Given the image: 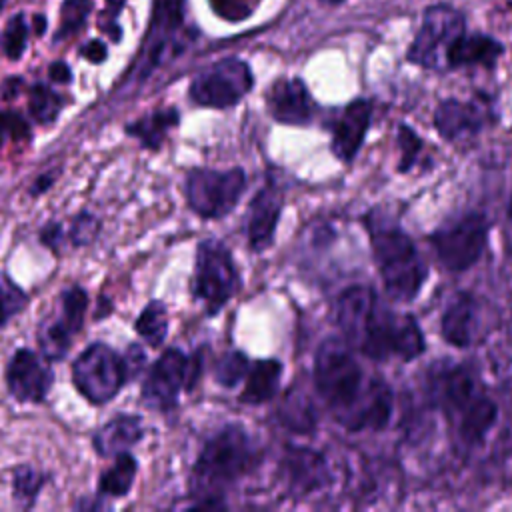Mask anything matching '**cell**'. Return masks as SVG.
Here are the masks:
<instances>
[{
	"label": "cell",
	"mask_w": 512,
	"mask_h": 512,
	"mask_svg": "<svg viewBox=\"0 0 512 512\" xmlns=\"http://www.w3.org/2000/svg\"><path fill=\"white\" fill-rule=\"evenodd\" d=\"M58 110H60L58 96L50 88L34 86L30 90V114L34 116V120H38L40 124H50L56 120Z\"/></svg>",
	"instance_id": "29"
},
{
	"label": "cell",
	"mask_w": 512,
	"mask_h": 512,
	"mask_svg": "<svg viewBox=\"0 0 512 512\" xmlns=\"http://www.w3.org/2000/svg\"><path fill=\"white\" fill-rule=\"evenodd\" d=\"M488 222L484 214L470 212L456 220L452 226H444L430 236V244L436 250L440 264L450 272H464L472 268L486 246Z\"/></svg>",
	"instance_id": "7"
},
{
	"label": "cell",
	"mask_w": 512,
	"mask_h": 512,
	"mask_svg": "<svg viewBox=\"0 0 512 512\" xmlns=\"http://www.w3.org/2000/svg\"><path fill=\"white\" fill-rule=\"evenodd\" d=\"M474 398V380L464 366H454L440 376V400L448 410L462 412Z\"/></svg>",
	"instance_id": "24"
},
{
	"label": "cell",
	"mask_w": 512,
	"mask_h": 512,
	"mask_svg": "<svg viewBox=\"0 0 512 512\" xmlns=\"http://www.w3.org/2000/svg\"><path fill=\"white\" fill-rule=\"evenodd\" d=\"M324 2H330V4H336V2H342V0H324Z\"/></svg>",
	"instance_id": "46"
},
{
	"label": "cell",
	"mask_w": 512,
	"mask_h": 512,
	"mask_svg": "<svg viewBox=\"0 0 512 512\" xmlns=\"http://www.w3.org/2000/svg\"><path fill=\"white\" fill-rule=\"evenodd\" d=\"M26 300V294L6 274H0V326L18 314Z\"/></svg>",
	"instance_id": "31"
},
{
	"label": "cell",
	"mask_w": 512,
	"mask_h": 512,
	"mask_svg": "<svg viewBox=\"0 0 512 512\" xmlns=\"http://www.w3.org/2000/svg\"><path fill=\"white\" fill-rule=\"evenodd\" d=\"M476 300L468 292H458L446 306L440 322L442 338L456 348H466L472 340Z\"/></svg>",
	"instance_id": "18"
},
{
	"label": "cell",
	"mask_w": 512,
	"mask_h": 512,
	"mask_svg": "<svg viewBox=\"0 0 512 512\" xmlns=\"http://www.w3.org/2000/svg\"><path fill=\"white\" fill-rule=\"evenodd\" d=\"M78 392L94 404L108 402L128 380L126 362L104 344L88 346L72 366Z\"/></svg>",
	"instance_id": "5"
},
{
	"label": "cell",
	"mask_w": 512,
	"mask_h": 512,
	"mask_svg": "<svg viewBox=\"0 0 512 512\" xmlns=\"http://www.w3.org/2000/svg\"><path fill=\"white\" fill-rule=\"evenodd\" d=\"M502 44L484 34H462L448 52V68L460 66H494L502 54Z\"/></svg>",
	"instance_id": "20"
},
{
	"label": "cell",
	"mask_w": 512,
	"mask_h": 512,
	"mask_svg": "<svg viewBox=\"0 0 512 512\" xmlns=\"http://www.w3.org/2000/svg\"><path fill=\"white\" fill-rule=\"evenodd\" d=\"M138 334L152 346L162 344L168 332V314L160 302H150L136 320Z\"/></svg>",
	"instance_id": "28"
},
{
	"label": "cell",
	"mask_w": 512,
	"mask_h": 512,
	"mask_svg": "<svg viewBox=\"0 0 512 512\" xmlns=\"http://www.w3.org/2000/svg\"><path fill=\"white\" fill-rule=\"evenodd\" d=\"M186 376L188 358L176 348L164 352L150 368V374L142 386L144 402L156 410L172 408L180 390L186 386Z\"/></svg>",
	"instance_id": "11"
},
{
	"label": "cell",
	"mask_w": 512,
	"mask_h": 512,
	"mask_svg": "<svg viewBox=\"0 0 512 512\" xmlns=\"http://www.w3.org/2000/svg\"><path fill=\"white\" fill-rule=\"evenodd\" d=\"M398 146H400V162H398V170L400 172H408L412 168V164L416 162L418 152L422 150V140L420 136L410 130L406 124L398 126Z\"/></svg>",
	"instance_id": "33"
},
{
	"label": "cell",
	"mask_w": 512,
	"mask_h": 512,
	"mask_svg": "<svg viewBox=\"0 0 512 512\" xmlns=\"http://www.w3.org/2000/svg\"><path fill=\"white\" fill-rule=\"evenodd\" d=\"M508 218L512 220V194H510V202H508Z\"/></svg>",
	"instance_id": "45"
},
{
	"label": "cell",
	"mask_w": 512,
	"mask_h": 512,
	"mask_svg": "<svg viewBox=\"0 0 512 512\" xmlns=\"http://www.w3.org/2000/svg\"><path fill=\"white\" fill-rule=\"evenodd\" d=\"M24 136H28V126L18 114H12V112L0 114V146L4 144L6 138L20 140Z\"/></svg>",
	"instance_id": "39"
},
{
	"label": "cell",
	"mask_w": 512,
	"mask_h": 512,
	"mask_svg": "<svg viewBox=\"0 0 512 512\" xmlns=\"http://www.w3.org/2000/svg\"><path fill=\"white\" fill-rule=\"evenodd\" d=\"M258 4V0H212L214 10L228 20H242L246 18L254 6Z\"/></svg>",
	"instance_id": "36"
},
{
	"label": "cell",
	"mask_w": 512,
	"mask_h": 512,
	"mask_svg": "<svg viewBox=\"0 0 512 512\" xmlns=\"http://www.w3.org/2000/svg\"><path fill=\"white\" fill-rule=\"evenodd\" d=\"M238 288V272L232 256L216 240H206L198 246L196 274H194V296L200 298L208 312H218Z\"/></svg>",
	"instance_id": "9"
},
{
	"label": "cell",
	"mask_w": 512,
	"mask_h": 512,
	"mask_svg": "<svg viewBox=\"0 0 512 512\" xmlns=\"http://www.w3.org/2000/svg\"><path fill=\"white\" fill-rule=\"evenodd\" d=\"M244 172L232 170H194L186 180V198L190 208L204 218L228 214L244 192Z\"/></svg>",
	"instance_id": "8"
},
{
	"label": "cell",
	"mask_w": 512,
	"mask_h": 512,
	"mask_svg": "<svg viewBox=\"0 0 512 512\" xmlns=\"http://www.w3.org/2000/svg\"><path fill=\"white\" fill-rule=\"evenodd\" d=\"M378 304V296L370 286H348L336 304V322L340 332L344 334L348 346L352 348L360 338L364 324L372 310Z\"/></svg>",
	"instance_id": "15"
},
{
	"label": "cell",
	"mask_w": 512,
	"mask_h": 512,
	"mask_svg": "<svg viewBox=\"0 0 512 512\" xmlns=\"http://www.w3.org/2000/svg\"><path fill=\"white\" fill-rule=\"evenodd\" d=\"M366 228L370 232L372 254L388 296L398 302L414 300L428 274L414 242L402 228L376 224L372 218Z\"/></svg>",
	"instance_id": "3"
},
{
	"label": "cell",
	"mask_w": 512,
	"mask_h": 512,
	"mask_svg": "<svg viewBox=\"0 0 512 512\" xmlns=\"http://www.w3.org/2000/svg\"><path fill=\"white\" fill-rule=\"evenodd\" d=\"M124 362H126L128 378H132L134 374H138V370H140V366H142V362H144V354H142L140 346H132L130 352H128V356L124 358Z\"/></svg>",
	"instance_id": "40"
},
{
	"label": "cell",
	"mask_w": 512,
	"mask_h": 512,
	"mask_svg": "<svg viewBox=\"0 0 512 512\" xmlns=\"http://www.w3.org/2000/svg\"><path fill=\"white\" fill-rule=\"evenodd\" d=\"M42 486V476L30 468H20L18 474H16V480H14V494L16 498L20 500H26V502H32L36 492L40 490Z\"/></svg>",
	"instance_id": "34"
},
{
	"label": "cell",
	"mask_w": 512,
	"mask_h": 512,
	"mask_svg": "<svg viewBox=\"0 0 512 512\" xmlns=\"http://www.w3.org/2000/svg\"><path fill=\"white\" fill-rule=\"evenodd\" d=\"M86 304H88V296H86L84 290H80V288H70L68 292H64L60 318L64 320V324H66L72 332H76V330L82 326L84 312H86Z\"/></svg>",
	"instance_id": "32"
},
{
	"label": "cell",
	"mask_w": 512,
	"mask_h": 512,
	"mask_svg": "<svg viewBox=\"0 0 512 512\" xmlns=\"http://www.w3.org/2000/svg\"><path fill=\"white\" fill-rule=\"evenodd\" d=\"M142 438V424L136 416H116L108 424H104L96 436L94 446L100 456H114L120 450L136 444Z\"/></svg>",
	"instance_id": "21"
},
{
	"label": "cell",
	"mask_w": 512,
	"mask_h": 512,
	"mask_svg": "<svg viewBox=\"0 0 512 512\" xmlns=\"http://www.w3.org/2000/svg\"><path fill=\"white\" fill-rule=\"evenodd\" d=\"M24 44H26V24L20 16H16V18H12V22L6 28L4 50L10 58H18L24 50Z\"/></svg>",
	"instance_id": "35"
},
{
	"label": "cell",
	"mask_w": 512,
	"mask_h": 512,
	"mask_svg": "<svg viewBox=\"0 0 512 512\" xmlns=\"http://www.w3.org/2000/svg\"><path fill=\"white\" fill-rule=\"evenodd\" d=\"M178 6H180V0H158V12H164L168 20H170L172 16L176 18Z\"/></svg>",
	"instance_id": "43"
},
{
	"label": "cell",
	"mask_w": 512,
	"mask_h": 512,
	"mask_svg": "<svg viewBox=\"0 0 512 512\" xmlns=\"http://www.w3.org/2000/svg\"><path fill=\"white\" fill-rule=\"evenodd\" d=\"M88 12L86 0H68L62 10V32H74Z\"/></svg>",
	"instance_id": "38"
},
{
	"label": "cell",
	"mask_w": 512,
	"mask_h": 512,
	"mask_svg": "<svg viewBox=\"0 0 512 512\" xmlns=\"http://www.w3.org/2000/svg\"><path fill=\"white\" fill-rule=\"evenodd\" d=\"M84 56L90 60V62H102L106 58V48L102 42L98 40H92L86 50H84Z\"/></svg>",
	"instance_id": "41"
},
{
	"label": "cell",
	"mask_w": 512,
	"mask_h": 512,
	"mask_svg": "<svg viewBox=\"0 0 512 512\" xmlns=\"http://www.w3.org/2000/svg\"><path fill=\"white\" fill-rule=\"evenodd\" d=\"M268 108L282 124L302 126L312 120L314 102L302 80H278L268 94Z\"/></svg>",
	"instance_id": "14"
},
{
	"label": "cell",
	"mask_w": 512,
	"mask_h": 512,
	"mask_svg": "<svg viewBox=\"0 0 512 512\" xmlns=\"http://www.w3.org/2000/svg\"><path fill=\"white\" fill-rule=\"evenodd\" d=\"M252 88V72L238 58H226L200 72L192 86L190 96L200 106L228 108L240 102Z\"/></svg>",
	"instance_id": "10"
},
{
	"label": "cell",
	"mask_w": 512,
	"mask_h": 512,
	"mask_svg": "<svg viewBox=\"0 0 512 512\" xmlns=\"http://www.w3.org/2000/svg\"><path fill=\"white\" fill-rule=\"evenodd\" d=\"M354 348L376 362L388 360L390 356L410 362L424 352L426 342L422 328L412 314H396L382 308L378 302Z\"/></svg>",
	"instance_id": "4"
},
{
	"label": "cell",
	"mask_w": 512,
	"mask_h": 512,
	"mask_svg": "<svg viewBox=\"0 0 512 512\" xmlns=\"http://www.w3.org/2000/svg\"><path fill=\"white\" fill-rule=\"evenodd\" d=\"M8 390L20 402H40L52 384L50 368L30 350L14 352L6 370Z\"/></svg>",
	"instance_id": "12"
},
{
	"label": "cell",
	"mask_w": 512,
	"mask_h": 512,
	"mask_svg": "<svg viewBox=\"0 0 512 512\" xmlns=\"http://www.w3.org/2000/svg\"><path fill=\"white\" fill-rule=\"evenodd\" d=\"M286 470L296 492H314L328 482L324 458L308 448L290 450L286 456Z\"/></svg>",
	"instance_id": "19"
},
{
	"label": "cell",
	"mask_w": 512,
	"mask_h": 512,
	"mask_svg": "<svg viewBox=\"0 0 512 512\" xmlns=\"http://www.w3.org/2000/svg\"><path fill=\"white\" fill-rule=\"evenodd\" d=\"M256 462V448L242 426H226L202 448L194 470L190 488L194 498L206 506H218L220 494L250 470Z\"/></svg>",
	"instance_id": "2"
},
{
	"label": "cell",
	"mask_w": 512,
	"mask_h": 512,
	"mask_svg": "<svg viewBox=\"0 0 512 512\" xmlns=\"http://www.w3.org/2000/svg\"><path fill=\"white\" fill-rule=\"evenodd\" d=\"M372 120V102L358 98L350 102L332 128V152L342 162H352L366 138Z\"/></svg>",
	"instance_id": "13"
},
{
	"label": "cell",
	"mask_w": 512,
	"mask_h": 512,
	"mask_svg": "<svg viewBox=\"0 0 512 512\" xmlns=\"http://www.w3.org/2000/svg\"><path fill=\"white\" fill-rule=\"evenodd\" d=\"M314 384L326 406L346 428L360 430L374 382L364 388V372L350 352L348 342L328 338L314 358Z\"/></svg>",
	"instance_id": "1"
},
{
	"label": "cell",
	"mask_w": 512,
	"mask_h": 512,
	"mask_svg": "<svg viewBox=\"0 0 512 512\" xmlns=\"http://www.w3.org/2000/svg\"><path fill=\"white\" fill-rule=\"evenodd\" d=\"M282 364L278 360H258L246 374V386L240 394L242 402L260 404L270 400L280 384Z\"/></svg>",
	"instance_id": "23"
},
{
	"label": "cell",
	"mask_w": 512,
	"mask_h": 512,
	"mask_svg": "<svg viewBox=\"0 0 512 512\" xmlns=\"http://www.w3.org/2000/svg\"><path fill=\"white\" fill-rule=\"evenodd\" d=\"M280 422L298 432V434H304V432H310L316 424V416H314V408L310 406L308 398L304 396H288L284 400V406L280 408Z\"/></svg>",
	"instance_id": "27"
},
{
	"label": "cell",
	"mask_w": 512,
	"mask_h": 512,
	"mask_svg": "<svg viewBox=\"0 0 512 512\" xmlns=\"http://www.w3.org/2000/svg\"><path fill=\"white\" fill-rule=\"evenodd\" d=\"M58 238H60V226L58 224H50L42 230V240L50 246H56L58 244Z\"/></svg>",
	"instance_id": "44"
},
{
	"label": "cell",
	"mask_w": 512,
	"mask_h": 512,
	"mask_svg": "<svg viewBox=\"0 0 512 512\" xmlns=\"http://www.w3.org/2000/svg\"><path fill=\"white\" fill-rule=\"evenodd\" d=\"M136 460L130 454H120L116 464L100 476L98 490L106 496H124L134 480Z\"/></svg>",
	"instance_id": "26"
},
{
	"label": "cell",
	"mask_w": 512,
	"mask_h": 512,
	"mask_svg": "<svg viewBox=\"0 0 512 512\" xmlns=\"http://www.w3.org/2000/svg\"><path fill=\"white\" fill-rule=\"evenodd\" d=\"M50 76L56 82H68L70 80V70L64 62H56V64L50 66Z\"/></svg>",
	"instance_id": "42"
},
{
	"label": "cell",
	"mask_w": 512,
	"mask_h": 512,
	"mask_svg": "<svg viewBox=\"0 0 512 512\" xmlns=\"http://www.w3.org/2000/svg\"><path fill=\"white\" fill-rule=\"evenodd\" d=\"M178 122V114L176 110H164V112H156L154 116H148L144 120H138L136 124H130L126 130L128 134L136 136L146 148H158L166 128L174 126Z\"/></svg>",
	"instance_id": "25"
},
{
	"label": "cell",
	"mask_w": 512,
	"mask_h": 512,
	"mask_svg": "<svg viewBox=\"0 0 512 512\" xmlns=\"http://www.w3.org/2000/svg\"><path fill=\"white\" fill-rule=\"evenodd\" d=\"M434 126L444 140L476 134L482 128V112L470 102L448 98L434 112Z\"/></svg>",
	"instance_id": "17"
},
{
	"label": "cell",
	"mask_w": 512,
	"mask_h": 512,
	"mask_svg": "<svg viewBox=\"0 0 512 512\" xmlns=\"http://www.w3.org/2000/svg\"><path fill=\"white\" fill-rule=\"evenodd\" d=\"M248 370V358L242 352H228L218 360L214 376L218 384L232 388L248 374Z\"/></svg>",
	"instance_id": "30"
},
{
	"label": "cell",
	"mask_w": 512,
	"mask_h": 512,
	"mask_svg": "<svg viewBox=\"0 0 512 512\" xmlns=\"http://www.w3.org/2000/svg\"><path fill=\"white\" fill-rule=\"evenodd\" d=\"M96 232H98V220L90 214H80V216H76V220L72 224L70 238L76 246H82V244L92 242Z\"/></svg>",
	"instance_id": "37"
},
{
	"label": "cell",
	"mask_w": 512,
	"mask_h": 512,
	"mask_svg": "<svg viewBox=\"0 0 512 512\" xmlns=\"http://www.w3.org/2000/svg\"><path fill=\"white\" fill-rule=\"evenodd\" d=\"M282 212V192L274 186L262 188L250 202L248 242L252 250H264L274 238L278 216Z\"/></svg>",
	"instance_id": "16"
},
{
	"label": "cell",
	"mask_w": 512,
	"mask_h": 512,
	"mask_svg": "<svg viewBox=\"0 0 512 512\" xmlns=\"http://www.w3.org/2000/svg\"><path fill=\"white\" fill-rule=\"evenodd\" d=\"M498 418V406L488 396H474L462 410L460 436L466 444H482Z\"/></svg>",
	"instance_id": "22"
},
{
	"label": "cell",
	"mask_w": 512,
	"mask_h": 512,
	"mask_svg": "<svg viewBox=\"0 0 512 512\" xmlns=\"http://www.w3.org/2000/svg\"><path fill=\"white\" fill-rule=\"evenodd\" d=\"M464 30V16L456 8L430 6L408 50V60L424 68H448V52Z\"/></svg>",
	"instance_id": "6"
}]
</instances>
